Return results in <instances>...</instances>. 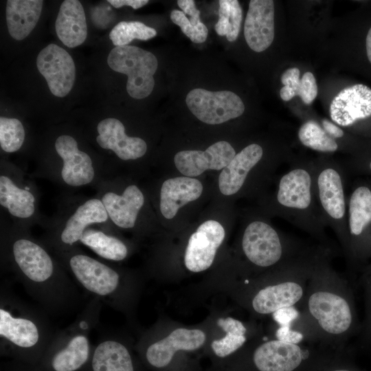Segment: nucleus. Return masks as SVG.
<instances>
[{
    "mask_svg": "<svg viewBox=\"0 0 371 371\" xmlns=\"http://www.w3.org/2000/svg\"><path fill=\"white\" fill-rule=\"evenodd\" d=\"M298 138L304 146L317 151L331 153L338 149L335 139L314 120H308L301 126Z\"/></svg>",
    "mask_w": 371,
    "mask_h": 371,
    "instance_id": "obj_33",
    "label": "nucleus"
},
{
    "mask_svg": "<svg viewBox=\"0 0 371 371\" xmlns=\"http://www.w3.org/2000/svg\"><path fill=\"white\" fill-rule=\"evenodd\" d=\"M36 66L54 95L63 98L70 92L75 82L76 67L65 49L54 43L48 45L38 54Z\"/></svg>",
    "mask_w": 371,
    "mask_h": 371,
    "instance_id": "obj_17",
    "label": "nucleus"
},
{
    "mask_svg": "<svg viewBox=\"0 0 371 371\" xmlns=\"http://www.w3.org/2000/svg\"><path fill=\"white\" fill-rule=\"evenodd\" d=\"M109 222L105 207L96 196L68 200L41 240L54 254L67 252L78 247L88 228L108 225Z\"/></svg>",
    "mask_w": 371,
    "mask_h": 371,
    "instance_id": "obj_8",
    "label": "nucleus"
},
{
    "mask_svg": "<svg viewBox=\"0 0 371 371\" xmlns=\"http://www.w3.org/2000/svg\"><path fill=\"white\" fill-rule=\"evenodd\" d=\"M366 52L368 58L371 63V27L370 28L366 36Z\"/></svg>",
    "mask_w": 371,
    "mask_h": 371,
    "instance_id": "obj_44",
    "label": "nucleus"
},
{
    "mask_svg": "<svg viewBox=\"0 0 371 371\" xmlns=\"http://www.w3.org/2000/svg\"><path fill=\"white\" fill-rule=\"evenodd\" d=\"M25 138V128L16 118L0 117V146L7 153L19 151Z\"/></svg>",
    "mask_w": 371,
    "mask_h": 371,
    "instance_id": "obj_35",
    "label": "nucleus"
},
{
    "mask_svg": "<svg viewBox=\"0 0 371 371\" xmlns=\"http://www.w3.org/2000/svg\"><path fill=\"white\" fill-rule=\"evenodd\" d=\"M43 1L8 0L6 22L10 35L16 41L25 38L35 27L40 18Z\"/></svg>",
    "mask_w": 371,
    "mask_h": 371,
    "instance_id": "obj_29",
    "label": "nucleus"
},
{
    "mask_svg": "<svg viewBox=\"0 0 371 371\" xmlns=\"http://www.w3.org/2000/svg\"><path fill=\"white\" fill-rule=\"evenodd\" d=\"M107 63L113 71L128 76L126 91L131 97L143 99L152 93L158 67L152 52L135 46L115 47L109 54Z\"/></svg>",
    "mask_w": 371,
    "mask_h": 371,
    "instance_id": "obj_11",
    "label": "nucleus"
},
{
    "mask_svg": "<svg viewBox=\"0 0 371 371\" xmlns=\"http://www.w3.org/2000/svg\"><path fill=\"white\" fill-rule=\"evenodd\" d=\"M348 235L342 242L350 259L370 256L364 232L371 223V190L361 186L352 193L348 208Z\"/></svg>",
    "mask_w": 371,
    "mask_h": 371,
    "instance_id": "obj_16",
    "label": "nucleus"
},
{
    "mask_svg": "<svg viewBox=\"0 0 371 371\" xmlns=\"http://www.w3.org/2000/svg\"><path fill=\"white\" fill-rule=\"evenodd\" d=\"M96 132L97 144L106 151H111L122 161L138 159L147 151L146 142L139 137L128 136L124 124L117 118L102 120L96 126Z\"/></svg>",
    "mask_w": 371,
    "mask_h": 371,
    "instance_id": "obj_20",
    "label": "nucleus"
},
{
    "mask_svg": "<svg viewBox=\"0 0 371 371\" xmlns=\"http://www.w3.org/2000/svg\"><path fill=\"white\" fill-rule=\"evenodd\" d=\"M320 204L332 220L341 221L346 214V200L341 175L334 168H326L317 179Z\"/></svg>",
    "mask_w": 371,
    "mask_h": 371,
    "instance_id": "obj_28",
    "label": "nucleus"
},
{
    "mask_svg": "<svg viewBox=\"0 0 371 371\" xmlns=\"http://www.w3.org/2000/svg\"><path fill=\"white\" fill-rule=\"evenodd\" d=\"M54 255L91 297L127 316L132 315L140 284L131 275L86 254L79 247Z\"/></svg>",
    "mask_w": 371,
    "mask_h": 371,
    "instance_id": "obj_5",
    "label": "nucleus"
},
{
    "mask_svg": "<svg viewBox=\"0 0 371 371\" xmlns=\"http://www.w3.org/2000/svg\"><path fill=\"white\" fill-rule=\"evenodd\" d=\"M262 155V148L256 144H250L236 154L219 175L218 187L221 193L227 196L236 194Z\"/></svg>",
    "mask_w": 371,
    "mask_h": 371,
    "instance_id": "obj_25",
    "label": "nucleus"
},
{
    "mask_svg": "<svg viewBox=\"0 0 371 371\" xmlns=\"http://www.w3.org/2000/svg\"><path fill=\"white\" fill-rule=\"evenodd\" d=\"M157 31L137 21H121L109 33V38L116 47L125 46L133 40L147 41L154 38Z\"/></svg>",
    "mask_w": 371,
    "mask_h": 371,
    "instance_id": "obj_34",
    "label": "nucleus"
},
{
    "mask_svg": "<svg viewBox=\"0 0 371 371\" xmlns=\"http://www.w3.org/2000/svg\"><path fill=\"white\" fill-rule=\"evenodd\" d=\"M314 352L310 346L274 338L258 344L251 359L257 371H297L313 359Z\"/></svg>",
    "mask_w": 371,
    "mask_h": 371,
    "instance_id": "obj_14",
    "label": "nucleus"
},
{
    "mask_svg": "<svg viewBox=\"0 0 371 371\" xmlns=\"http://www.w3.org/2000/svg\"><path fill=\"white\" fill-rule=\"evenodd\" d=\"M369 167H370V170H371V161H370V163Z\"/></svg>",
    "mask_w": 371,
    "mask_h": 371,
    "instance_id": "obj_46",
    "label": "nucleus"
},
{
    "mask_svg": "<svg viewBox=\"0 0 371 371\" xmlns=\"http://www.w3.org/2000/svg\"><path fill=\"white\" fill-rule=\"evenodd\" d=\"M127 339L121 335L103 332L93 346L87 371H135Z\"/></svg>",
    "mask_w": 371,
    "mask_h": 371,
    "instance_id": "obj_19",
    "label": "nucleus"
},
{
    "mask_svg": "<svg viewBox=\"0 0 371 371\" xmlns=\"http://www.w3.org/2000/svg\"><path fill=\"white\" fill-rule=\"evenodd\" d=\"M278 203L296 211L308 210L312 203V177L302 168H294L284 174L278 184Z\"/></svg>",
    "mask_w": 371,
    "mask_h": 371,
    "instance_id": "obj_24",
    "label": "nucleus"
},
{
    "mask_svg": "<svg viewBox=\"0 0 371 371\" xmlns=\"http://www.w3.org/2000/svg\"><path fill=\"white\" fill-rule=\"evenodd\" d=\"M96 196L107 212L109 221L120 229L135 227L145 198L142 190L134 184L128 185L121 192L115 189L107 179L96 187Z\"/></svg>",
    "mask_w": 371,
    "mask_h": 371,
    "instance_id": "obj_15",
    "label": "nucleus"
},
{
    "mask_svg": "<svg viewBox=\"0 0 371 371\" xmlns=\"http://www.w3.org/2000/svg\"><path fill=\"white\" fill-rule=\"evenodd\" d=\"M236 155L234 148L226 141H220L205 151L182 150L178 152L174 161L178 170L188 177H196L207 170H221Z\"/></svg>",
    "mask_w": 371,
    "mask_h": 371,
    "instance_id": "obj_21",
    "label": "nucleus"
},
{
    "mask_svg": "<svg viewBox=\"0 0 371 371\" xmlns=\"http://www.w3.org/2000/svg\"><path fill=\"white\" fill-rule=\"evenodd\" d=\"M317 85L315 76L311 72L304 74L300 79V85L297 93L306 104L313 102L317 95Z\"/></svg>",
    "mask_w": 371,
    "mask_h": 371,
    "instance_id": "obj_39",
    "label": "nucleus"
},
{
    "mask_svg": "<svg viewBox=\"0 0 371 371\" xmlns=\"http://www.w3.org/2000/svg\"><path fill=\"white\" fill-rule=\"evenodd\" d=\"M225 235L223 227L216 221L209 220L201 224L188 240L184 254L186 269L192 273L209 269Z\"/></svg>",
    "mask_w": 371,
    "mask_h": 371,
    "instance_id": "obj_18",
    "label": "nucleus"
},
{
    "mask_svg": "<svg viewBox=\"0 0 371 371\" xmlns=\"http://www.w3.org/2000/svg\"><path fill=\"white\" fill-rule=\"evenodd\" d=\"M249 336L239 335L232 333H225L219 339L214 340L211 348L216 356L224 358L234 353L247 343Z\"/></svg>",
    "mask_w": 371,
    "mask_h": 371,
    "instance_id": "obj_37",
    "label": "nucleus"
},
{
    "mask_svg": "<svg viewBox=\"0 0 371 371\" xmlns=\"http://www.w3.org/2000/svg\"><path fill=\"white\" fill-rule=\"evenodd\" d=\"M38 198L36 186L25 178L20 168L1 163L0 205L12 225L30 229L40 221Z\"/></svg>",
    "mask_w": 371,
    "mask_h": 371,
    "instance_id": "obj_10",
    "label": "nucleus"
},
{
    "mask_svg": "<svg viewBox=\"0 0 371 371\" xmlns=\"http://www.w3.org/2000/svg\"><path fill=\"white\" fill-rule=\"evenodd\" d=\"M218 20L215 31L219 36H225L233 42L238 38L243 19V11L237 0L218 1Z\"/></svg>",
    "mask_w": 371,
    "mask_h": 371,
    "instance_id": "obj_32",
    "label": "nucleus"
},
{
    "mask_svg": "<svg viewBox=\"0 0 371 371\" xmlns=\"http://www.w3.org/2000/svg\"><path fill=\"white\" fill-rule=\"evenodd\" d=\"M330 371H355V370H351V369H348L346 368H339L331 370Z\"/></svg>",
    "mask_w": 371,
    "mask_h": 371,
    "instance_id": "obj_45",
    "label": "nucleus"
},
{
    "mask_svg": "<svg viewBox=\"0 0 371 371\" xmlns=\"http://www.w3.org/2000/svg\"><path fill=\"white\" fill-rule=\"evenodd\" d=\"M324 258L322 256L314 265L305 295L296 306L318 342L340 348L359 335L361 324L351 285L330 267Z\"/></svg>",
    "mask_w": 371,
    "mask_h": 371,
    "instance_id": "obj_2",
    "label": "nucleus"
},
{
    "mask_svg": "<svg viewBox=\"0 0 371 371\" xmlns=\"http://www.w3.org/2000/svg\"><path fill=\"white\" fill-rule=\"evenodd\" d=\"M102 304L98 297H91L69 326L56 330L33 371H76L83 368L91 355L90 335L99 324Z\"/></svg>",
    "mask_w": 371,
    "mask_h": 371,
    "instance_id": "obj_6",
    "label": "nucleus"
},
{
    "mask_svg": "<svg viewBox=\"0 0 371 371\" xmlns=\"http://www.w3.org/2000/svg\"><path fill=\"white\" fill-rule=\"evenodd\" d=\"M202 191V183L196 179L179 177L166 180L160 192L161 214L166 218H172L181 207L197 199Z\"/></svg>",
    "mask_w": 371,
    "mask_h": 371,
    "instance_id": "obj_27",
    "label": "nucleus"
},
{
    "mask_svg": "<svg viewBox=\"0 0 371 371\" xmlns=\"http://www.w3.org/2000/svg\"><path fill=\"white\" fill-rule=\"evenodd\" d=\"M41 308L25 302L12 291L10 284L0 286V346L31 366L36 365L52 340L56 330Z\"/></svg>",
    "mask_w": 371,
    "mask_h": 371,
    "instance_id": "obj_3",
    "label": "nucleus"
},
{
    "mask_svg": "<svg viewBox=\"0 0 371 371\" xmlns=\"http://www.w3.org/2000/svg\"><path fill=\"white\" fill-rule=\"evenodd\" d=\"M56 159L46 161L34 175L49 179L67 188L88 186L95 188L111 175L103 161L94 159L80 148L76 139L69 134L58 135L54 144Z\"/></svg>",
    "mask_w": 371,
    "mask_h": 371,
    "instance_id": "obj_7",
    "label": "nucleus"
},
{
    "mask_svg": "<svg viewBox=\"0 0 371 371\" xmlns=\"http://www.w3.org/2000/svg\"><path fill=\"white\" fill-rule=\"evenodd\" d=\"M241 247L248 262L256 268L273 272L310 256L295 254V248L270 225L254 221L245 229Z\"/></svg>",
    "mask_w": 371,
    "mask_h": 371,
    "instance_id": "obj_9",
    "label": "nucleus"
},
{
    "mask_svg": "<svg viewBox=\"0 0 371 371\" xmlns=\"http://www.w3.org/2000/svg\"><path fill=\"white\" fill-rule=\"evenodd\" d=\"M179 7L182 10L174 9L170 13V19L177 25L183 33L193 43L205 41L208 30L201 21L200 11L196 8L193 0H179Z\"/></svg>",
    "mask_w": 371,
    "mask_h": 371,
    "instance_id": "obj_31",
    "label": "nucleus"
},
{
    "mask_svg": "<svg viewBox=\"0 0 371 371\" xmlns=\"http://www.w3.org/2000/svg\"><path fill=\"white\" fill-rule=\"evenodd\" d=\"M332 120L339 126H347L359 120L371 115V89L357 84L342 89L330 106Z\"/></svg>",
    "mask_w": 371,
    "mask_h": 371,
    "instance_id": "obj_23",
    "label": "nucleus"
},
{
    "mask_svg": "<svg viewBox=\"0 0 371 371\" xmlns=\"http://www.w3.org/2000/svg\"><path fill=\"white\" fill-rule=\"evenodd\" d=\"M58 38L68 47L82 44L87 36L84 8L78 0H65L59 8L55 24Z\"/></svg>",
    "mask_w": 371,
    "mask_h": 371,
    "instance_id": "obj_26",
    "label": "nucleus"
},
{
    "mask_svg": "<svg viewBox=\"0 0 371 371\" xmlns=\"http://www.w3.org/2000/svg\"><path fill=\"white\" fill-rule=\"evenodd\" d=\"M300 71L297 67L286 69L281 76L283 87L280 91V95L284 101H289L297 95L300 85Z\"/></svg>",
    "mask_w": 371,
    "mask_h": 371,
    "instance_id": "obj_38",
    "label": "nucleus"
},
{
    "mask_svg": "<svg viewBox=\"0 0 371 371\" xmlns=\"http://www.w3.org/2000/svg\"><path fill=\"white\" fill-rule=\"evenodd\" d=\"M138 348L146 362L153 368H164L180 351H194L207 341L206 333L200 328L179 327L164 336L154 330L144 335Z\"/></svg>",
    "mask_w": 371,
    "mask_h": 371,
    "instance_id": "obj_12",
    "label": "nucleus"
},
{
    "mask_svg": "<svg viewBox=\"0 0 371 371\" xmlns=\"http://www.w3.org/2000/svg\"><path fill=\"white\" fill-rule=\"evenodd\" d=\"M113 7L120 8L124 5L131 6L136 10L140 8L148 3V0H108Z\"/></svg>",
    "mask_w": 371,
    "mask_h": 371,
    "instance_id": "obj_42",
    "label": "nucleus"
},
{
    "mask_svg": "<svg viewBox=\"0 0 371 371\" xmlns=\"http://www.w3.org/2000/svg\"><path fill=\"white\" fill-rule=\"evenodd\" d=\"M98 256L111 261H122L129 254L128 245L111 233L108 225L93 226L84 233L80 243Z\"/></svg>",
    "mask_w": 371,
    "mask_h": 371,
    "instance_id": "obj_30",
    "label": "nucleus"
},
{
    "mask_svg": "<svg viewBox=\"0 0 371 371\" xmlns=\"http://www.w3.org/2000/svg\"><path fill=\"white\" fill-rule=\"evenodd\" d=\"M1 229V265L11 271L26 292L48 315L74 310L80 294L60 262L29 229L3 221Z\"/></svg>",
    "mask_w": 371,
    "mask_h": 371,
    "instance_id": "obj_1",
    "label": "nucleus"
},
{
    "mask_svg": "<svg viewBox=\"0 0 371 371\" xmlns=\"http://www.w3.org/2000/svg\"><path fill=\"white\" fill-rule=\"evenodd\" d=\"M363 289L365 315L361 323L359 341L368 346H371V267L367 269L362 279Z\"/></svg>",
    "mask_w": 371,
    "mask_h": 371,
    "instance_id": "obj_36",
    "label": "nucleus"
},
{
    "mask_svg": "<svg viewBox=\"0 0 371 371\" xmlns=\"http://www.w3.org/2000/svg\"><path fill=\"white\" fill-rule=\"evenodd\" d=\"M322 254L308 256L273 272L238 284L236 300L256 316L272 315L297 306L303 300L316 261Z\"/></svg>",
    "mask_w": 371,
    "mask_h": 371,
    "instance_id": "obj_4",
    "label": "nucleus"
},
{
    "mask_svg": "<svg viewBox=\"0 0 371 371\" xmlns=\"http://www.w3.org/2000/svg\"><path fill=\"white\" fill-rule=\"evenodd\" d=\"M275 338L283 341L299 344L307 341L305 335L287 326H277L275 330Z\"/></svg>",
    "mask_w": 371,
    "mask_h": 371,
    "instance_id": "obj_41",
    "label": "nucleus"
},
{
    "mask_svg": "<svg viewBox=\"0 0 371 371\" xmlns=\"http://www.w3.org/2000/svg\"><path fill=\"white\" fill-rule=\"evenodd\" d=\"M217 325L225 333H232L239 335H249V328L242 321L232 317L219 318Z\"/></svg>",
    "mask_w": 371,
    "mask_h": 371,
    "instance_id": "obj_40",
    "label": "nucleus"
},
{
    "mask_svg": "<svg viewBox=\"0 0 371 371\" xmlns=\"http://www.w3.org/2000/svg\"><path fill=\"white\" fill-rule=\"evenodd\" d=\"M324 130L333 138H340L344 135V131L337 125L324 119L322 120Z\"/></svg>",
    "mask_w": 371,
    "mask_h": 371,
    "instance_id": "obj_43",
    "label": "nucleus"
},
{
    "mask_svg": "<svg viewBox=\"0 0 371 371\" xmlns=\"http://www.w3.org/2000/svg\"><path fill=\"white\" fill-rule=\"evenodd\" d=\"M248 46L256 52L267 49L274 38V2L251 0L244 25Z\"/></svg>",
    "mask_w": 371,
    "mask_h": 371,
    "instance_id": "obj_22",
    "label": "nucleus"
},
{
    "mask_svg": "<svg viewBox=\"0 0 371 371\" xmlns=\"http://www.w3.org/2000/svg\"><path fill=\"white\" fill-rule=\"evenodd\" d=\"M190 111L199 120L218 124L240 116L245 105L240 98L230 91L191 90L186 98Z\"/></svg>",
    "mask_w": 371,
    "mask_h": 371,
    "instance_id": "obj_13",
    "label": "nucleus"
}]
</instances>
